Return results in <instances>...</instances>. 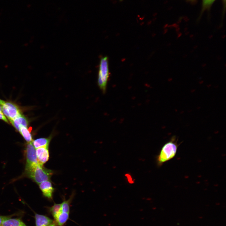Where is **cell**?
<instances>
[{
    "mask_svg": "<svg viewBox=\"0 0 226 226\" xmlns=\"http://www.w3.org/2000/svg\"><path fill=\"white\" fill-rule=\"evenodd\" d=\"M178 145L176 136H172L170 140L163 146L157 156V160L158 165H161L174 158L176 154Z\"/></svg>",
    "mask_w": 226,
    "mask_h": 226,
    "instance_id": "obj_1",
    "label": "cell"
},
{
    "mask_svg": "<svg viewBox=\"0 0 226 226\" xmlns=\"http://www.w3.org/2000/svg\"><path fill=\"white\" fill-rule=\"evenodd\" d=\"M53 173V170L39 164L25 170L24 175L39 184L43 181L50 180Z\"/></svg>",
    "mask_w": 226,
    "mask_h": 226,
    "instance_id": "obj_2",
    "label": "cell"
},
{
    "mask_svg": "<svg viewBox=\"0 0 226 226\" xmlns=\"http://www.w3.org/2000/svg\"><path fill=\"white\" fill-rule=\"evenodd\" d=\"M108 58L107 56L101 57L98 73L99 86L104 93L105 92L109 76Z\"/></svg>",
    "mask_w": 226,
    "mask_h": 226,
    "instance_id": "obj_3",
    "label": "cell"
},
{
    "mask_svg": "<svg viewBox=\"0 0 226 226\" xmlns=\"http://www.w3.org/2000/svg\"><path fill=\"white\" fill-rule=\"evenodd\" d=\"M0 105L3 114L10 121L22 115L19 109L14 103L0 99Z\"/></svg>",
    "mask_w": 226,
    "mask_h": 226,
    "instance_id": "obj_4",
    "label": "cell"
},
{
    "mask_svg": "<svg viewBox=\"0 0 226 226\" xmlns=\"http://www.w3.org/2000/svg\"><path fill=\"white\" fill-rule=\"evenodd\" d=\"M26 164L25 170L39 164L35 148L32 142L28 143L25 149Z\"/></svg>",
    "mask_w": 226,
    "mask_h": 226,
    "instance_id": "obj_5",
    "label": "cell"
},
{
    "mask_svg": "<svg viewBox=\"0 0 226 226\" xmlns=\"http://www.w3.org/2000/svg\"><path fill=\"white\" fill-rule=\"evenodd\" d=\"M39 184L43 195L50 200H52L55 189L50 180L43 181Z\"/></svg>",
    "mask_w": 226,
    "mask_h": 226,
    "instance_id": "obj_6",
    "label": "cell"
},
{
    "mask_svg": "<svg viewBox=\"0 0 226 226\" xmlns=\"http://www.w3.org/2000/svg\"><path fill=\"white\" fill-rule=\"evenodd\" d=\"M36 153L39 164L43 165L48 161L49 158L48 147H42L36 148Z\"/></svg>",
    "mask_w": 226,
    "mask_h": 226,
    "instance_id": "obj_7",
    "label": "cell"
},
{
    "mask_svg": "<svg viewBox=\"0 0 226 226\" xmlns=\"http://www.w3.org/2000/svg\"><path fill=\"white\" fill-rule=\"evenodd\" d=\"M35 226H48L55 222L49 217L43 215L35 213Z\"/></svg>",
    "mask_w": 226,
    "mask_h": 226,
    "instance_id": "obj_8",
    "label": "cell"
},
{
    "mask_svg": "<svg viewBox=\"0 0 226 226\" xmlns=\"http://www.w3.org/2000/svg\"><path fill=\"white\" fill-rule=\"evenodd\" d=\"M10 122L18 131H19L20 128L21 126H24L27 127L28 125V120L22 115L10 121Z\"/></svg>",
    "mask_w": 226,
    "mask_h": 226,
    "instance_id": "obj_9",
    "label": "cell"
},
{
    "mask_svg": "<svg viewBox=\"0 0 226 226\" xmlns=\"http://www.w3.org/2000/svg\"><path fill=\"white\" fill-rule=\"evenodd\" d=\"M13 215L4 220L2 226H27L21 218H12Z\"/></svg>",
    "mask_w": 226,
    "mask_h": 226,
    "instance_id": "obj_10",
    "label": "cell"
},
{
    "mask_svg": "<svg viewBox=\"0 0 226 226\" xmlns=\"http://www.w3.org/2000/svg\"><path fill=\"white\" fill-rule=\"evenodd\" d=\"M51 138V137L50 136L47 138H39L33 140L32 143L36 149L42 147H48Z\"/></svg>",
    "mask_w": 226,
    "mask_h": 226,
    "instance_id": "obj_11",
    "label": "cell"
},
{
    "mask_svg": "<svg viewBox=\"0 0 226 226\" xmlns=\"http://www.w3.org/2000/svg\"><path fill=\"white\" fill-rule=\"evenodd\" d=\"M69 213L62 212L60 213L54 218L57 226H63L69 218Z\"/></svg>",
    "mask_w": 226,
    "mask_h": 226,
    "instance_id": "obj_12",
    "label": "cell"
},
{
    "mask_svg": "<svg viewBox=\"0 0 226 226\" xmlns=\"http://www.w3.org/2000/svg\"><path fill=\"white\" fill-rule=\"evenodd\" d=\"M30 131V129H29L27 127L24 126H21L19 131L28 143L32 142L33 141Z\"/></svg>",
    "mask_w": 226,
    "mask_h": 226,
    "instance_id": "obj_13",
    "label": "cell"
},
{
    "mask_svg": "<svg viewBox=\"0 0 226 226\" xmlns=\"http://www.w3.org/2000/svg\"><path fill=\"white\" fill-rule=\"evenodd\" d=\"M48 209L54 218L61 211V204L54 203L52 206L48 208Z\"/></svg>",
    "mask_w": 226,
    "mask_h": 226,
    "instance_id": "obj_14",
    "label": "cell"
},
{
    "mask_svg": "<svg viewBox=\"0 0 226 226\" xmlns=\"http://www.w3.org/2000/svg\"><path fill=\"white\" fill-rule=\"evenodd\" d=\"M73 196V194L68 200H65L61 203L62 212L70 213V205Z\"/></svg>",
    "mask_w": 226,
    "mask_h": 226,
    "instance_id": "obj_15",
    "label": "cell"
},
{
    "mask_svg": "<svg viewBox=\"0 0 226 226\" xmlns=\"http://www.w3.org/2000/svg\"><path fill=\"white\" fill-rule=\"evenodd\" d=\"M215 0H203V8L206 9L209 8Z\"/></svg>",
    "mask_w": 226,
    "mask_h": 226,
    "instance_id": "obj_16",
    "label": "cell"
},
{
    "mask_svg": "<svg viewBox=\"0 0 226 226\" xmlns=\"http://www.w3.org/2000/svg\"><path fill=\"white\" fill-rule=\"evenodd\" d=\"M0 119L3 120L4 121L8 123V121L4 114L1 111V107L0 106Z\"/></svg>",
    "mask_w": 226,
    "mask_h": 226,
    "instance_id": "obj_17",
    "label": "cell"
},
{
    "mask_svg": "<svg viewBox=\"0 0 226 226\" xmlns=\"http://www.w3.org/2000/svg\"><path fill=\"white\" fill-rule=\"evenodd\" d=\"M13 215L8 216H1L0 215V226H2L3 221L5 219L8 218Z\"/></svg>",
    "mask_w": 226,
    "mask_h": 226,
    "instance_id": "obj_18",
    "label": "cell"
},
{
    "mask_svg": "<svg viewBox=\"0 0 226 226\" xmlns=\"http://www.w3.org/2000/svg\"><path fill=\"white\" fill-rule=\"evenodd\" d=\"M48 226H57V225L55 222L53 223H52Z\"/></svg>",
    "mask_w": 226,
    "mask_h": 226,
    "instance_id": "obj_19",
    "label": "cell"
},
{
    "mask_svg": "<svg viewBox=\"0 0 226 226\" xmlns=\"http://www.w3.org/2000/svg\"><path fill=\"white\" fill-rule=\"evenodd\" d=\"M224 1V3H225V0H223Z\"/></svg>",
    "mask_w": 226,
    "mask_h": 226,
    "instance_id": "obj_20",
    "label": "cell"
},
{
    "mask_svg": "<svg viewBox=\"0 0 226 226\" xmlns=\"http://www.w3.org/2000/svg\"><path fill=\"white\" fill-rule=\"evenodd\" d=\"M192 0V1H193V0Z\"/></svg>",
    "mask_w": 226,
    "mask_h": 226,
    "instance_id": "obj_21",
    "label": "cell"
}]
</instances>
